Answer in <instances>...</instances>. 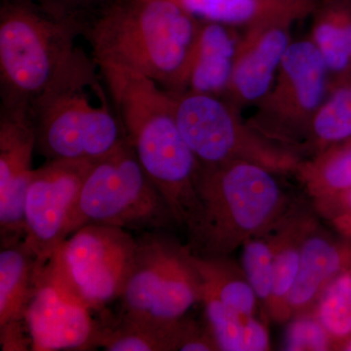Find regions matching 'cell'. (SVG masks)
<instances>
[{
    "label": "cell",
    "mask_w": 351,
    "mask_h": 351,
    "mask_svg": "<svg viewBox=\"0 0 351 351\" xmlns=\"http://www.w3.org/2000/svg\"><path fill=\"white\" fill-rule=\"evenodd\" d=\"M96 63L138 162L167 201L176 221L186 225L197 209L200 163L178 127L172 93L122 64Z\"/></svg>",
    "instance_id": "obj_1"
},
{
    "label": "cell",
    "mask_w": 351,
    "mask_h": 351,
    "mask_svg": "<svg viewBox=\"0 0 351 351\" xmlns=\"http://www.w3.org/2000/svg\"><path fill=\"white\" fill-rule=\"evenodd\" d=\"M76 20L96 61L134 69L173 93L186 89L201 21L172 0H114Z\"/></svg>",
    "instance_id": "obj_2"
},
{
    "label": "cell",
    "mask_w": 351,
    "mask_h": 351,
    "mask_svg": "<svg viewBox=\"0 0 351 351\" xmlns=\"http://www.w3.org/2000/svg\"><path fill=\"white\" fill-rule=\"evenodd\" d=\"M31 113L48 160H100L128 142L98 64L80 46Z\"/></svg>",
    "instance_id": "obj_3"
},
{
    "label": "cell",
    "mask_w": 351,
    "mask_h": 351,
    "mask_svg": "<svg viewBox=\"0 0 351 351\" xmlns=\"http://www.w3.org/2000/svg\"><path fill=\"white\" fill-rule=\"evenodd\" d=\"M277 176L248 161L200 164L197 214L186 230L191 252L200 257L230 256L276 225L293 203Z\"/></svg>",
    "instance_id": "obj_4"
},
{
    "label": "cell",
    "mask_w": 351,
    "mask_h": 351,
    "mask_svg": "<svg viewBox=\"0 0 351 351\" xmlns=\"http://www.w3.org/2000/svg\"><path fill=\"white\" fill-rule=\"evenodd\" d=\"M73 16L6 2L0 12L2 105L29 108L77 49Z\"/></svg>",
    "instance_id": "obj_5"
},
{
    "label": "cell",
    "mask_w": 351,
    "mask_h": 351,
    "mask_svg": "<svg viewBox=\"0 0 351 351\" xmlns=\"http://www.w3.org/2000/svg\"><path fill=\"white\" fill-rule=\"evenodd\" d=\"M90 223L142 232L177 226L167 201L129 142L94 163L69 217L66 239Z\"/></svg>",
    "instance_id": "obj_6"
},
{
    "label": "cell",
    "mask_w": 351,
    "mask_h": 351,
    "mask_svg": "<svg viewBox=\"0 0 351 351\" xmlns=\"http://www.w3.org/2000/svg\"><path fill=\"white\" fill-rule=\"evenodd\" d=\"M171 93L178 127L201 165L248 161L287 175L294 174L304 159L251 128L241 112L221 97L188 90Z\"/></svg>",
    "instance_id": "obj_7"
},
{
    "label": "cell",
    "mask_w": 351,
    "mask_h": 351,
    "mask_svg": "<svg viewBox=\"0 0 351 351\" xmlns=\"http://www.w3.org/2000/svg\"><path fill=\"white\" fill-rule=\"evenodd\" d=\"M202 282L188 244L166 230L142 232L120 297L122 317L152 323L180 319L201 302Z\"/></svg>",
    "instance_id": "obj_8"
},
{
    "label": "cell",
    "mask_w": 351,
    "mask_h": 351,
    "mask_svg": "<svg viewBox=\"0 0 351 351\" xmlns=\"http://www.w3.org/2000/svg\"><path fill=\"white\" fill-rule=\"evenodd\" d=\"M137 239L117 226L90 223L60 243L45 263L54 282L90 311L119 300L133 269Z\"/></svg>",
    "instance_id": "obj_9"
},
{
    "label": "cell",
    "mask_w": 351,
    "mask_h": 351,
    "mask_svg": "<svg viewBox=\"0 0 351 351\" xmlns=\"http://www.w3.org/2000/svg\"><path fill=\"white\" fill-rule=\"evenodd\" d=\"M329 80L326 64L311 38L292 41L274 84L254 106L255 112L247 123L263 137L302 156L314 117L326 98Z\"/></svg>",
    "instance_id": "obj_10"
},
{
    "label": "cell",
    "mask_w": 351,
    "mask_h": 351,
    "mask_svg": "<svg viewBox=\"0 0 351 351\" xmlns=\"http://www.w3.org/2000/svg\"><path fill=\"white\" fill-rule=\"evenodd\" d=\"M96 161L48 160L32 172L25 200V237L39 265L62 241L83 184Z\"/></svg>",
    "instance_id": "obj_11"
},
{
    "label": "cell",
    "mask_w": 351,
    "mask_h": 351,
    "mask_svg": "<svg viewBox=\"0 0 351 351\" xmlns=\"http://www.w3.org/2000/svg\"><path fill=\"white\" fill-rule=\"evenodd\" d=\"M90 313L54 282L44 265L25 313L32 350H94L99 323Z\"/></svg>",
    "instance_id": "obj_12"
},
{
    "label": "cell",
    "mask_w": 351,
    "mask_h": 351,
    "mask_svg": "<svg viewBox=\"0 0 351 351\" xmlns=\"http://www.w3.org/2000/svg\"><path fill=\"white\" fill-rule=\"evenodd\" d=\"M0 117V237H25V200L31 182L36 128L29 108L1 105Z\"/></svg>",
    "instance_id": "obj_13"
},
{
    "label": "cell",
    "mask_w": 351,
    "mask_h": 351,
    "mask_svg": "<svg viewBox=\"0 0 351 351\" xmlns=\"http://www.w3.org/2000/svg\"><path fill=\"white\" fill-rule=\"evenodd\" d=\"M291 24L276 23L244 29L239 38L232 77L221 98L242 110L269 92L292 43Z\"/></svg>",
    "instance_id": "obj_14"
},
{
    "label": "cell",
    "mask_w": 351,
    "mask_h": 351,
    "mask_svg": "<svg viewBox=\"0 0 351 351\" xmlns=\"http://www.w3.org/2000/svg\"><path fill=\"white\" fill-rule=\"evenodd\" d=\"M351 265V240L317 221L302 243L299 271L288 299L291 318L313 311L324 289Z\"/></svg>",
    "instance_id": "obj_15"
},
{
    "label": "cell",
    "mask_w": 351,
    "mask_h": 351,
    "mask_svg": "<svg viewBox=\"0 0 351 351\" xmlns=\"http://www.w3.org/2000/svg\"><path fill=\"white\" fill-rule=\"evenodd\" d=\"M317 213L304 203L294 202L272 228L274 278L267 318L277 324L290 320L288 299L299 271L302 243Z\"/></svg>",
    "instance_id": "obj_16"
},
{
    "label": "cell",
    "mask_w": 351,
    "mask_h": 351,
    "mask_svg": "<svg viewBox=\"0 0 351 351\" xmlns=\"http://www.w3.org/2000/svg\"><path fill=\"white\" fill-rule=\"evenodd\" d=\"M205 22L249 29L285 23L294 25L311 18L318 0H172Z\"/></svg>",
    "instance_id": "obj_17"
},
{
    "label": "cell",
    "mask_w": 351,
    "mask_h": 351,
    "mask_svg": "<svg viewBox=\"0 0 351 351\" xmlns=\"http://www.w3.org/2000/svg\"><path fill=\"white\" fill-rule=\"evenodd\" d=\"M239 38L235 27L201 21L184 91L223 97L232 77Z\"/></svg>",
    "instance_id": "obj_18"
},
{
    "label": "cell",
    "mask_w": 351,
    "mask_h": 351,
    "mask_svg": "<svg viewBox=\"0 0 351 351\" xmlns=\"http://www.w3.org/2000/svg\"><path fill=\"white\" fill-rule=\"evenodd\" d=\"M44 267V265H43ZM39 265L24 239L1 242L0 251V328L25 321V309L31 301Z\"/></svg>",
    "instance_id": "obj_19"
},
{
    "label": "cell",
    "mask_w": 351,
    "mask_h": 351,
    "mask_svg": "<svg viewBox=\"0 0 351 351\" xmlns=\"http://www.w3.org/2000/svg\"><path fill=\"white\" fill-rule=\"evenodd\" d=\"M311 40L329 71L330 82L351 71V0H318Z\"/></svg>",
    "instance_id": "obj_20"
},
{
    "label": "cell",
    "mask_w": 351,
    "mask_h": 351,
    "mask_svg": "<svg viewBox=\"0 0 351 351\" xmlns=\"http://www.w3.org/2000/svg\"><path fill=\"white\" fill-rule=\"evenodd\" d=\"M200 304L204 307L205 325L219 351L271 350L267 323L258 317L242 315L225 306L213 290L203 283Z\"/></svg>",
    "instance_id": "obj_21"
},
{
    "label": "cell",
    "mask_w": 351,
    "mask_h": 351,
    "mask_svg": "<svg viewBox=\"0 0 351 351\" xmlns=\"http://www.w3.org/2000/svg\"><path fill=\"white\" fill-rule=\"evenodd\" d=\"M184 317L166 323L128 319L120 316L99 323L96 348L108 351H178Z\"/></svg>",
    "instance_id": "obj_22"
},
{
    "label": "cell",
    "mask_w": 351,
    "mask_h": 351,
    "mask_svg": "<svg viewBox=\"0 0 351 351\" xmlns=\"http://www.w3.org/2000/svg\"><path fill=\"white\" fill-rule=\"evenodd\" d=\"M311 202L351 188V137L304 158L294 174Z\"/></svg>",
    "instance_id": "obj_23"
},
{
    "label": "cell",
    "mask_w": 351,
    "mask_h": 351,
    "mask_svg": "<svg viewBox=\"0 0 351 351\" xmlns=\"http://www.w3.org/2000/svg\"><path fill=\"white\" fill-rule=\"evenodd\" d=\"M193 262L202 283L212 289L225 306L248 317H258L260 311L263 314L243 267L230 256L200 257L193 254Z\"/></svg>",
    "instance_id": "obj_24"
},
{
    "label": "cell",
    "mask_w": 351,
    "mask_h": 351,
    "mask_svg": "<svg viewBox=\"0 0 351 351\" xmlns=\"http://www.w3.org/2000/svg\"><path fill=\"white\" fill-rule=\"evenodd\" d=\"M351 137V71L329 83L302 147L304 158Z\"/></svg>",
    "instance_id": "obj_25"
},
{
    "label": "cell",
    "mask_w": 351,
    "mask_h": 351,
    "mask_svg": "<svg viewBox=\"0 0 351 351\" xmlns=\"http://www.w3.org/2000/svg\"><path fill=\"white\" fill-rule=\"evenodd\" d=\"M313 311L338 351L351 337V265L328 284Z\"/></svg>",
    "instance_id": "obj_26"
},
{
    "label": "cell",
    "mask_w": 351,
    "mask_h": 351,
    "mask_svg": "<svg viewBox=\"0 0 351 351\" xmlns=\"http://www.w3.org/2000/svg\"><path fill=\"white\" fill-rule=\"evenodd\" d=\"M274 226L267 232L258 233L247 239L241 246L242 267L257 295L263 317L267 320H269L267 313L274 278Z\"/></svg>",
    "instance_id": "obj_27"
},
{
    "label": "cell",
    "mask_w": 351,
    "mask_h": 351,
    "mask_svg": "<svg viewBox=\"0 0 351 351\" xmlns=\"http://www.w3.org/2000/svg\"><path fill=\"white\" fill-rule=\"evenodd\" d=\"M286 324L282 350L335 351L334 341L313 311L294 316Z\"/></svg>",
    "instance_id": "obj_28"
},
{
    "label": "cell",
    "mask_w": 351,
    "mask_h": 351,
    "mask_svg": "<svg viewBox=\"0 0 351 351\" xmlns=\"http://www.w3.org/2000/svg\"><path fill=\"white\" fill-rule=\"evenodd\" d=\"M313 209L323 219L330 221L339 216L351 213V188L338 195L314 201Z\"/></svg>",
    "instance_id": "obj_29"
},
{
    "label": "cell",
    "mask_w": 351,
    "mask_h": 351,
    "mask_svg": "<svg viewBox=\"0 0 351 351\" xmlns=\"http://www.w3.org/2000/svg\"><path fill=\"white\" fill-rule=\"evenodd\" d=\"M0 345L3 351L32 350L31 339L25 321L0 328Z\"/></svg>",
    "instance_id": "obj_30"
},
{
    "label": "cell",
    "mask_w": 351,
    "mask_h": 351,
    "mask_svg": "<svg viewBox=\"0 0 351 351\" xmlns=\"http://www.w3.org/2000/svg\"><path fill=\"white\" fill-rule=\"evenodd\" d=\"M329 223H331L335 232H338L341 237L351 240V213L335 218Z\"/></svg>",
    "instance_id": "obj_31"
},
{
    "label": "cell",
    "mask_w": 351,
    "mask_h": 351,
    "mask_svg": "<svg viewBox=\"0 0 351 351\" xmlns=\"http://www.w3.org/2000/svg\"><path fill=\"white\" fill-rule=\"evenodd\" d=\"M338 351H351V337L339 346Z\"/></svg>",
    "instance_id": "obj_32"
}]
</instances>
